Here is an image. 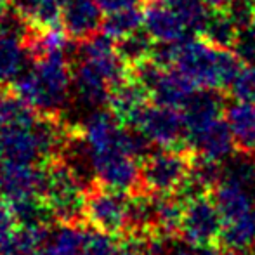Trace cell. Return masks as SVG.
<instances>
[{"label": "cell", "instance_id": "cell-1", "mask_svg": "<svg viewBox=\"0 0 255 255\" xmlns=\"http://www.w3.org/2000/svg\"><path fill=\"white\" fill-rule=\"evenodd\" d=\"M242 63L233 49L217 47L202 35L170 44V68L179 70L198 89L221 92L229 89Z\"/></svg>", "mask_w": 255, "mask_h": 255}, {"label": "cell", "instance_id": "cell-2", "mask_svg": "<svg viewBox=\"0 0 255 255\" xmlns=\"http://www.w3.org/2000/svg\"><path fill=\"white\" fill-rule=\"evenodd\" d=\"M73 85L68 52H52L35 59V64L14 80V92L37 113L57 117L64 110Z\"/></svg>", "mask_w": 255, "mask_h": 255}, {"label": "cell", "instance_id": "cell-3", "mask_svg": "<svg viewBox=\"0 0 255 255\" xmlns=\"http://www.w3.org/2000/svg\"><path fill=\"white\" fill-rule=\"evenodd\" d=\"M44 200L59 224H80L89 188L64 158H54L45 167Z\"/></svg>", "mask_w": 255, "mask_h": 255}, {"label": "cell", "instance_id": "cell-4", "mask_svg": "<svg viewBox=\"0 0 255 255\" xmlns=\"http://www.w3.org/2000/svg\"><path fill=\"white\" fill-rule=\"evenodd\" d=\"M195 153L188 148H158L141 163V189L149 195L177 193L191 174Z\"/></svg>", "mask_w": 255, "mask_h": 255}, {"label": "cell", "instance_id": "cell-5", "mask_svg": "<svg viewBox=\"0 0 255 255\" xmlns=\"http://www.w3.org/2000/svg\"><path fill=\"white\" fill-rule=\"evenodd\" d=\"M128 195L96 182L87 191L84 219L89 226L111 236L128 235Z\"/></svg>", "mask_w": 255, "mask_h": 255}, {"label": "cell", "instance_id": "cell-6", "mask_svg": "<svg viewBox=\"0 0 255 255\" xmlns=\"http://www.w3.org/2000/svg\"><path fill=\"white\" fill-rule=\"evenodd\" d=\"M156 148L186 146V122L182 110L148 103L130 125Z\"/></svg>", "mask_w": 255, "mask_h": 255}, {"label": "cell", "instance_id": "cell-7", "mask_svg": "<svg viewBox=\"0 0 255 255\" xmlns=\"http://www.w3.org/2000/svg\"><path fill=\"white\" fill-rule=\"evenodd\" d=\"M87 158L98 184L124 193L141 189V165L132 154L122 149H103L87 151Z\"/></svg>", "mask_w": 255, "mask_h": 255}, {"label": "cell", "instance_id": "cell-8", "mask_svg": "<svg viewBox=\"0 0 255 255\" xmlns=\"http://www.w3.org/2000/svg\"><path fill=\"white\" fill-rule=\"evenodd\" d=\"M222 217L212 193L186 200L181 238L189 245H221Z\"/></svg>", "mask_w": 255, "mask_h": 255}, {"label": "cell", "instance_id": "cell-9", "mask_svg": "<svg viewBox=\"0 0 255 255\" xmlns=\"http://www.w3.org/2000/svg\"><path fill=\"white\" fill-rule=\"evenodd\" d=\"M45 179V168L38 165L0 163V196L7 203L44 198Z\"/></svg>", "mask_w": 255, "mask_h": 255}, {"label": "cell", "instance_id": "cell-10", "mask_svg": "<svg viewBox=\"0 0 255 255\" xmlns=\"http://www.w3.org/2000/svg\"><path fill=\"white\" fill-rule=\"evenodd\" d=\"M186 146L196 158L222 161L235 151V141L224 117L214 118L207 124L186 132Z\"/></svg>", "mask_w": 255, "mask_h": 255}, {"label": "cell", "instance_id": "cell-11", "mask_svg": "<svg viewBox=\"0 0 255 255\" xmlns=\"http://www.w3.org/2000/svg\"><path fill=\"white\" fill-rule=\"evenodd\" d=\"M35 124L0 128V163L38 165L44 161Z\"/></svg>", "mask_w": 255, "mask_h": 255}, {"label": "cell", "instance_id": "cell-12", "mask_svg": "<svg viewBox=\"0 0 255 255\" xmlns=\"http://www.w3.org/2000/svg\"><path fill=\"white\" fill-rule=\"evenodd\" d=\"M142 28L156 44H177L191 33L177 12L165 2L146 3Z\"/></svg>", "mask_w": 255, "mask_h": 255}, {"label": "cell", "instance_id": "cell-13", "mask_svg": "<svg viewBox=\"0 0 255 255\" xmlns=\"http://www.w3.org/2000/svg\"><path fill=\"white\" fill-rule=\"evenodd\" d=\"M103 14L98 0H66L63 9V26L71 38L82 42L101 30Z\"/></svg>", "mask_w": 255, "mask_h": 255}, {"label": "cell", "instance_id": "cell-14", "mask_svg": "<svg viewBox=\"0 0 255 255\" xmlns=\"http://www.w3.org/2000/svg\"><path fill=\"white\" fill-rule=\"evenodd\" d=\"M149 99H151V96H149L148 89L142 84H139L135 78L128 77L127 80L120 82V84L111 89L108 106H110L111 113L122 124L130 127L135 117L149 103Z\"/></svg>", "mask_w": 255, "mask_h": 255}, {"label": "cell", "instance_id": "cell-15", "mask_svg": "<svg viewBox=\"0 0 255 255\" xmlns=\"http://www.w3.org/2000/svg\"><path fill=\"white\" fill-rule=\"evenodd\" d=\"M224 118L233 134L236 151L255 158V104L236 101L224 108Z\"/></svg>", "mask_w": 255, "mask_h": 255}, {"label": "cell", "instance_id": "cell-16", "mask_svg": "<svg viewBox=\"0 0 255 255\" xmlns=\"http://www.w3.org/2000/svg\"><path fill=\"white\" fill-rule=\"evenodd\" d=\"M73 87L82 104L87 108L101 110L110 103L111 85L91 63L84 59L78 61L73 68Z\"/></svg>", "mask_w": 255, "mask_h": 255}, {"label": "cell", "instance_id": "cell-17", "mask_svg": "<svg viewBox=\"0 0 255 255\" xmlns=\"http://www.w3.org/2000/svg\"><path fill=\"white\" fill-rule=\"evenodd\" d=\"M31 57L24 40L0 35V85L5 87L28 68Z\"/></svg>", "mask_w": 255, "mask_h": 255}, {"label": "cell", "instance_id": "cell-18", "mask_svg": "<svg viewBox=\"0 0 255 255\" xmlns=\"http://www.w3.org/2000/svg\"><path fill=\"white\" fill-rule=\"evenodd\" d=\"M144 23V10L137 5L127 7V9L115 10L103 17L101 31L111 37L113 40H120L125 35L132 33L135 30H141Z\"/></svg>", "mask_w": 255, "mask_h": 255}, {"label": "cell", "instance_id": "cell-19", "mask_svg": "<svg viewBox=\"0 0 255 255\" xmlns=\"http://www.w3.org/2000/svg\"><path fill=\"white\" fill-rule=\"evenodd\" d=\"M154 45H156V42L149 37L148 31L135 30L132 33L125 35L120 40H117V51L122 59L132 68L135 64L142 63V61L149 59L153 56Z\"/></svg>", "mask_w": 255, "mask_h": 255}, {"label": "cell", "instance_id": "cell-20", "mask_svg": "<svg viewBox=\"0 0 255 255\" xmlns=\"http://www.w3.org/2000/svg\"><path fill=\"white\" fill-rule=\"evenodd\" d=\"M238 31V26L233 23V19L226 10H212L210 17H208L207 24L200 35L217 47L233 49Z\"/></svg>", "mask_w": 255, "mask_h": 255}, {"label": "cell", "instance_id": "cell-21", "mask_svg": "<svg viewBox=\"0 0 255 255\" xmlns=\"http://www.w3.org/2000/svg\"><path fill=\"white\" fill-rule=\"evenodd\" d=\"M165 3L177 12L191 33H202L212 14L205 0H165Z\"/></svg>", "mask_w": 255, "mask_h": 255}, {"label": "cell", "instance_id": "cell-22", "mask_svg": "<svg viewBox=\"0 0 255 255\" xmlns=\"http://www.w3.org/2000/svg\"><path fill=\"white\" fill-rule=\"evenodd\" d=\"M229 92L236 101L255 104V64H245L240 68L238 75L229 87Z\"/></svg>", "mask_w": 255, "mask_h": 255}, {"label": "cell", "instance_id": "cell-23", "mask_svg": "<svg viewBox=\"0 0 255 255\" xmlns=\"http://www.w3.org/2000/svg\"><path fill=\"white\" fill-rule=\"evenodd\" d=\"M64 2L66 0H37L31 23L38 28L59 26V21H63Z\"/></svg>", "mask_w": 255, "mask_h": 255}, {"label": "cell", "instance_id": "cell-24", "mask_svg": "<svg viewBox=\"0 0 255 255\" xmlns=\"http://www.w3.org/2000/svg\"><path fill=\"white\" fill-rule=\"evenodd\" d=\"M238 30H245L255 24V0H231L226 9Z\"/></svg>", "mask_w": 255, "mask_h": 255}, {"label": "cell", "instance_id": "cell-25", "mask_svg": "<svg viewBox=\"0 0 255 255\" xmlns=\"http://www.w3.org/2000/svg\"><path fill=\"white\" fill-rule=\"evenodd\" d=\"M163 255H226V250L221 245H207V247H196V245H179L170 247L165 250Z\"/></svg>", "mask_w": 255, "mask_h": 255}, {"label": "cell", "instance_id": "cell-26", "mask_svg": "<svg viewBox=\"0 0 255 255\" xmlns=\"http://www.w3.org/2000/svg\"><path fill=\"white\" fill-rule=\"evenodd\" d=\"M16 228H17V222L14 219L9 203L0 196V243L5 242Z\"/></svg>", "mask_w": 255, "mask_h": 255}, {"label": "cell", "instance_id": "cell-27", "mask_svg": "<svg viewBox=\"0 0 255 255\" xmlns=\"http://www.w3.org/2000/svg\"><path fill=\"white\" fill-rule=\"evenodd\" d=\"M99 5H101L104 14L115 12V10H122L127 9V7H134L137 5L139 0H98Z\"/></svg>", "mask_w": 255, "mask_h": 255}, {"label": "cell", "instance_id": "cell-28", "mask_svg": "<svg viewBox=\"0 0 255 255\" xmlns=\"http://www.w3.org/2000/svg\"><path fill=\"white\" fill-rule=\"evenodd\" d=\"M210 10H226L231 0H205Z\"/></svg>", "mask_w": 255, "mask_h": 255}, {"label": "cell", "instance_id": "cell-29", "mask_svg": "<svg viewBox=\"0 0 255 255\" xmlns=\"http://www.w3.org/2000/svg\"><path fill=\"white\" fill-rule=\"evenodd\" d=\"M226 255H252V252H226Z\"/></svg>", "mask_w": 255, "mask_h": 255}, {"label": "cell", "instance_id": "cell-30", "mask_svg": "<svg viewBox=\"0 0 255 255\" xmlns=\"http://www.w3.org/2000/svg\"><path fill=\"white\" fill-rule=\"evenodd\" d=\"M0 255H3V254H2V252H0Z\"/></svg>", "mask_w": 255, "mask_h": 255}]
</instances>
